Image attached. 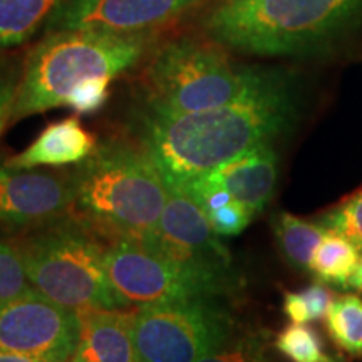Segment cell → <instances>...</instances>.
<instances>
[{"label":"cell","instance_id":"7","mask_svg":"<svg viewBox=\"0 0 362 362\" xmlns=\"http://www.w3.org/2000/svg\"><path fill=\"white\" fill-rule=\"evenodd\" d=\"M238 330L223 297L144 305L134 312L136 362H198Z\"/></svg>","mask_w":362,"mask_h":362},{"label":"cell","instance_id":"2","mask_svg":"<svg viewBox=\"0 0 362 362\" xmlns=\"http://www.w3.org/2000/svg\"><path fill=\"white\" fill-rule=\"evenodd\" d=\"M71 173L74 214L107 243L141 240L160 221L168 187L139 143L98 144Z\"/></svg>","mask_w":362,"mask_h":362},{"label":"cell","instance_id":"11","mask_svg":"<svg viewBox=\"0 0 362 362\" xmlns=\"http://www.w3.org/2000/svg\"><path fill=\"white\" fill-rule=\"evenodd\" d=\"M74 214L71 171L16 170L0 166V226L29 230Z\"/></svg>","mask_w":362,"mask_h":362},{"label":"cell","instance_id":"8","mask_svg":"<svg viewBox=\"0 0 362 362\" xmlns=\"http://www.w3.org/2000/svg\"><path fill=\"white\" fill-rule=\"evenodd\" d=\"M106 267L112 291L124 309L198 297L226 298L237 291L211 275L170 259L139 240L110 243Z\"/></svg>","mask_w":362,"mask_h":362},{"label":"cell","instance_id":"9","mask_svg":"<svg viewBox=\"0 0 362 362\" xmlns=\"http://www.w3.org/2000/svg\"><path fill=\"white\" fill-rule=\"evenodd\" d=\"M168 187L165 210L158 225L139 242L165 253L180 264L240 287L228 248L208 221L205 211L181 189Z\"/></svg>","mask_w":362,"mask_h":362},{"label":"cell","instance_id":"12","mask_svg":"<svg viewBox=\"0 0 362 362\" xmlns=\"http://www.w3.org/2000/svg\"><path fill=\"white\" fill-rule=\"evenodd\" d=\"M203 2L206 0H67L45 25L47 33L71 29L144 33Z\"/></svg>","mask_w":362,"mask_h":362},{"label":"cell","instance_id":"16","mask_svg":"<svg viewBox=\"0 0 362 362\" xmlns=\"http://www.w3.org/2000/svg\"><path fill=\"white\" fill-rule=\"evenodd\" d=\"M67 0H0V51L24 44Z\"/></svg>","mask_w":362,"mask_h":362},{"label":"cell","instance_id":"26","mask_svg":"<svg viewBox=\"0 0 362 362\" xmlns=\"http://www.w3.org/2000/svg\"><path fill=\"white\" fill-rule=\"evenodd\" d=\"M22 67L11 59L0 57V134L8 121H12L13 104L19 89Z\"/></svg>","mask_w":362,"mask_h":362},{"label":"cell","instance_id":"14","mask_svg":"<svg viewBox=\"0 0 362 362\" xmlns=\"http://www.w3.org/2000/svg\"><path fill=\"white\" fill-rule=\"evenodd\" d=\"M81 334L71 362H136L134 312L98 309L79 312Z\"/></svg>","mask_w":362,"mask_h":362},{"label":"cell","instance_id":"29","mask_svg":"<svg viewBox=\"0 0 362 362\" xmlns=\"http://www.w3.org/2000/svg\"><path fill=\"white\" fill-rule=\"evenodd\" d=\"M346 291H354L357 293L362 292V259L359 260V264H357L354 274H352L351 279L347 280Z\"/></svg>","mask_w":362,"mask_h":362},{"label":"cell","instance_id":"28","mask_svg":"<svg viewBox=\"0 0 362 362\" xmlns=\"http://www.w3.org/2000/svg\"><path fill=\"white\" fill-rule=\"evenodd\" d=\"M284 314L293 324H310V315L307 304L300 292H285L284 293Z\"/></svg>","mask_w":362,"mask_h":362},{"label":"cell","instance_id":"3","mask_svg":"<svg viewBox=\"0 0 362 362\" xmlns=\"http://www.w3.org/2000/svg\"><path fill=\"white\" fill-rule=\"evenodd\" d=\"M362 0H218L202 29L215 44L252 56H297L336 39Z\"/></svg>","mask_w":362,"mask_h":362},{"label":"cell","instance_id":"15","mask_svg":"<svg viewBox=\"0 0 362 362\" xmlns=\"http://www.w3.org/2000/svg\"><path fill=\"white\" fill-rule=\"evenodd\" d=\"M96 148V136L89 133L78 117L71 116L49 124L30 146L8 158L6 165L16 170L79 165L88 160Z\"/></svg>","mask_w":362,"mask_h":362},{"label":"cell","instance_id":"22","mask_svg":"<svg viewBox=\"0 0 362 362\" xmlns=\"http://www.w3.org/2000/svg\"><path fill=\"white\" fill-rule=\"evenodd\" d=\"M327 232L349 240L362 253V188L357 189L336 206L329 208L317 218Z\"/></svg>","mask_w":362,"mask_h":362},{"label":"cell","instance_id":"13","mask_svg":"<svg viewBox=\"0 0 362 362\" xmlns=\"http://www.w3.org/2000/svg\"><path fill=\"white\" fill-rule=\"evenodd\" d=\"M277 178V153L272 148V143H267L193 180L206 187L223 189L257 216L274 197Z\"/></svg>","mask_w":362,"mask_h":362},{"label":"cell","instance_id":"10","mask_svg":"<svg viewBox=\"0 0 362 362\" xmlns=\"http://www.w3.org/2000/svg\"><path fill=\"white\" fill-rule=\"evenodd\" d=\"M81 334L79 312L56 304L33 287L0 302V347L42 362H71Z\"/></svg>","mask_w":362,"mask_h":362},{"label":"cell","instance_id":"19","mask_svg":"<svg viewBox=\"0 0 362 362\" xmlns=\"http://www.w3.org/2000/svg\"><path fill=\"white\" fill-rule=\"evenodd\" d=\"M325 330L339 352L351 359H362V297L359 293H344L334 298L327 315Z\"/></svg>","mask_w":362,"mask_h":362},{"label":"cell","instance_id":"21","mask_svg":"<svg viewBox=\"0 0 362 362\" xmlns=\"http://www.w3.org/2000/svg\"><path fill=\"white\" fill-rule=\"evenodd\" d=\"M272 341L274 339L264 329H238L220 349L198 362H270Z\"/></svg>","mask_w":362,"mask_h":362},{"label":"cell","instance_id":"18","mask_svg":"<svg viewBox=\"0 0 362 362\" xmlns=\"http://www.w3.org/2000/svg\"><path fill=\"white\" fill-rule=\"evenodd\" d=\"M361 260V252L349 240L341 235L327 232L312 255L309 272L317 282L346 288L347 280L354 274Z\"/></svg>","mask_w":362,"mask_h":362},{"label":"cell","instance_id":"27","mask_svg":"<svg viewBox=\"0 0 362 362\" xmlns=\"http://www.w3.org/2000/svg\"><path fill=\"white\" fill-rule=\"evenodd\" d=\"M302 297H304L307 309H309L310 322H315V320L324 319L327 315V310L330 304L334 302V292L330 291L329 285L322 282H315L309 285V287L300 291Z\"/></svg>","mask_w":362,"mask_h":362},{"label":"cell","instance_id":"20","mask_svg":"<svg viewBox=\"0 0 362 362\" xmlns=\"http://www.w3.org/2000/svg\"><path fill=\"white\" fill-rule=\"evenodd\" d=\"M274 349L291 362H341L329 356L320 334L309 324H293L274 337Z\"/></svg>","mask_w":362,"mask_h":362},{"label":"cell","instance_id":"4","mask_svg":"<svg viewBox=\"0 0 362 362\" xmlns=\"http://www.w3.org/2000/svg\"><path fill=\"white\" fill-rule=\"evenodd\" d=\"M153 40L144 33L103 29L52 30L22 67L12 121L64 106L76 86L93 78L115 79L141 61Z\"/></svg>","mask_w":362,"mask_h":362},{"label":"cell","instance_id":"24","mask_svg":"<svg viewBox=\"0 0 362 362\" xmlns=\"http://www.w3.org/2000/svg\"><path fill=\"white\" fill-rule=\"evenodd\" d=\"M110 78H93L84 81L71 90L64 106L78 115H93L101 110L110 98Z\"/></svg>","mask_w":362,"mask_h":362},{"label":"cell","instance_id":"6","mask_svg":"<svg viewBox=\"0 0 362 362\" xmlns=\"http://www.w3.org/2000/svg\"><path fill=\"white\" fill-rule=\"evenodd\" d=\"M35 291L76 312L124 309L107 277L110 243L76 214L13 240Z\"/></svg>","mask_w":362,"mask_h":362},{"label":"cell","instance_id":"1","mask_svg":"<svg viewBox=\"0 0 362 362\" xmlns=\"http://www.w3.org/2000/svg\"><path fill=\"white\" fill-rule=\"evenodd\" d=\"M297 99L279 72L248 96L187 115L141 111L138 143L166 185L180 187L250 149L272 143L293 124Z\"/></svg>","mask_w":362,"mask_h":362},{"label":"cell","instance_id":"5","mask_svg":"<svg viewBox=\"0 0 362 362\" xmlns=\"http://www.w3.org/2000/svg\"><path fill=\"white\" fill-rule=\"evenodd\" d=\"M274 72L240 66L214 40H170L149 59L141 78L143 110L187 115L240 101Z\"/></svg>","mask_w":362,"mask_h":362},{"label":"cell","instance_id":"30","mask_svg":"<svg viewBox=\"0 0 362 362\" xmlns=\"http://www.w3.org/2000/svg\"><path fill=\"white\" fill-rule=\"evenodd\" d=\"M0 362H42V361L34 359V357H29L24 354H17V352L2 349V347H0Z\"/></svg>","mask_w":362,"mask_h":362},{"label":"cell","instance_id":"17","mask_svg":"<svg viewBox=\"0 0 362 362\" xmlns=\"http://www.w3.org/2000/svg\"><path fill=\"white\" fill-rule=\"evenodd\" d=\"M272 228L285 262L292 269L309 272L312 255L327 230L317 220H302L287 211L274 215Z\"/></svg>","mask_w":362,"mask_h":362},{"label":"cell","instance_id":"23","mask_svg":"<svg viewBox=\"0 0 362 362\" xmlns=\"http://www.w3.org/2000/svg\"><path fill=\"white\" fill-rule=\"evenodd\" d=\"M30 288L19 248L13 242L0 238V302L24 296Z\"/></svg>","mask_w":362,"mask_h":362},{"label":"cell","instance_id":"25","mask_svg":"<svg viewBox=\"0 0 362 362\" xmlns=\"http://www.w3.org/2000/svg\"><path fill=\"white\" fill-rule=\"evenodd\" d=\"M205 215L220 237H235V235H240L250 225L253 216H255L247 206H243L237 200H230L225 205L206 211Z\"/></svg>","mask_w":362,"mask_h":362}]
</instances>
